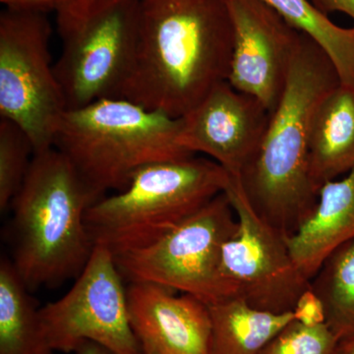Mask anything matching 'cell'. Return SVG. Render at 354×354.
Masks as SVG:
<instances>
[{
    "label": "cell",
    "mask_w": 354,
    "mask_h": 354,
    "mask_svg": "<svg viewBox=\"0 0 354 354\" xmlns=\"http://www.w3.org/2000/svg\"><path fill=\"white\" fill-rule=\"evenodd\" d=\"M95 202L64 153L55 148L35 153L10 206L11 262L31 292L82 272L95 248L85 216Z\"/></svg>",
    "instance_id": "obj_3"
},
{
    "label": "cell",
    "mask_w": 354,
    "mask_h": 354,
    "mask_svg": "<svg viewBox=\"0 0 354 354\" xmlns=\"http://www.w3.org/2000/svg\"><path fill=\"white\" fill-rule=\"evenodd\" d=\"M230 176L220 165L192 157L147 165L127 187L86 212L95 245L113 255L152 243L225 192Z\"/></svg>",
    "instance_id": "obj_5"
},
{
    "label": "cell",
    "mask_w": 354,
    "mask_h": 354,
    "mask_svg": "<svg viewBox=\"0 0 354 354\" xmlns=\"http://www.w3.org/2000/svg\"><path fill=\"white\" fill-rule=\"evenodd\" d=\"M317 9L328 15L332 12H342L354 21V0H310Z\"/></svg>",
    "instance_id": "obj_24"
},
{
    "label": "cell",
    "mask_w": 354,
    "mask_h": 354,
    "mask_svg": "<svg viewBox=\"0 0 354 354\" xmlns=\"http://www.w3.org/2000/svg\"><path fill=\"white\" fill-rule=\"evenodd\" d=\"M55 72L67 111L120 97L138 43L140 0H68L57 11Z\"/></svg>",
    "instance_id": "obj_6"
},
{
    "label": "cell",
    "mask_w": 354,
    "mask_h": 354,
    "mask_svg": "<svg viewBox=\"0 0 354 354\" xmlns=\"http://www.w3.org/2000/svg\"><path fill=\"white\" fill-rule=\"evenodd\" d=\"M232 46L225 0H140L138 43L120 97L181 118L227 81Z\"/></svg>",
    "instance_id": "obj_1"
},
{
    "label": "cell",
    "mask_w": 354,
    "mask_h": 354,
    "mask_svg": "<svg viewBox=\"0 0 354 354\" xmlns=\"http://www.w3.org/2000/svg\"><path fill=\"white\" fill-rule=\"evenodd\" d=\"M75 354H115L109 349L104 348L101 344L94 342H85L78 346L74 351Z\"/></svg>",
    "instance_id": "obj_25"
},
{
    "label": "cell",
    "mask_w": 354,
    "mask_h": 354,
    "mask_svg": "<svg viewBox=\"0 0 354 354\" xmlns=\"http://www.w3.org/2000/svg\"><path fill=\"white\" fill-rule=\"evenodd\" d=\"M129 283L130 324L144 354H211L208 305L156 283Z\"/></svg>",
    "instance_id": "obj_13"
},
{
    "label": "cell",
    "mask_w": 354,
    "mask_h": 354,
    "mask_svg": "<svg viewBox=\"0 0 354 354\" xmlns=\"http://www.w3.org/2000/svg\"><path fill=\"white\" fill-rule=\"evenodd\" d=\"M39 309L11 261L0 262V354H53Z\"/></svg>",
    "instance_id": "obj_17"
},
{
    "label": "cell",
    "mask_w": 354,
    "mask_h": 354,
    "mask_svg": "<svg viewBox=\"0 0 354 354\" xmlns=\"http://www.w3.org/2000/svg\"><path fill=\"white\" fill-rule=\"evenodd\" d=\"M179 118V142L186 151L208 156L230 177L241 178L259 150L271 113L225 81Z\"/></svg>",
    "instance_id": "obj_12"
},
{
    "label": "cell",
    "mask_w": 354,
    "mask_h": 354,
    "mask_svg": "<svg viewBox=\"0 0 354 354\" xmlns=\"http://www.w3.org/2000/svg\"><path fill=\"white\" fill-rule=\"evenodd\" d=\"M339 341L326 324L307 327L293 321L259 354H337Z\"/></svg>",
    "instance_id": "obj_21"
},
{
    "label": "cell",
    "mask_w": 354,
    "mask_h": 354,
    "mask_svg": "<svg viewBox=\"0 0 354 354\" xmlns=\"http://www.w3.org/2000/svg\"><path fill=\"white\" fill-rule=\"evenodd\" d=\"M237 218L225 192L148 245L113 255L123 278L165 286L207 305L234 297L221 274V251Z\"/></svg>",
    "instance_id": "obj_7"
},
{
    "label": "cell",
    "mask_w": 354,
    "mask_h": 354,
    "mask_svg": "<svg viewBox=\"0 0 354 354\" xmlns=\"http://www.w3.org/2000/svg\"><path fill=\"white\" fill-rule=\"evenodd\" d=\"M291 26L316 41L332 60L342 84L354 87V26L335 25L310 0H264Z\"/></svg>",
    "instance_id": "obj_18"
},
{
    "label": "cell",
    "mask_w": 354,
    "mask_h": 354,
    "mask_svg": "<svg viewBox=\"0 0 354 354\" xmlns=\"http://www.w3.org/2000/svg\"><path fill=\"white\" fill-rule=\"evenodd\" d=\"M6 8L13 10L31 11L46 14L51 10L57 11L68 0H0Z\"/></svg>",
    "instance_id": "obj_23"
},
{
    "label": "cell",
    "mask_w": 354,
    "mask_h": 354,
    "mask_svg": "<svg viewBox=\"0 0 354 354\" xmlns=\"http://www.w3.org/2000/svg\"><path fill=\"white\" fill-rule=\"evenodd\" d=\"M122 279L111 251L95 245L68 292L39 308L53 353H74L83 342H94L115 354H144L130 324Z\"/></svg>",
    "instance_id": "obj_9"
},
{
    "label": "cell",
    "mask_w": 354,
    "mask_h": 354,
    "mask_svg": "<svg viewBox=\"0 0 354 354\" xmlns=\"http://www.w3.org/2000/svg\"><path fill=\"white\" fill-rule=\"evenodd\" d=\"M341 83L327 53L304 34L259 150L239 178L256 213L286 239L318 200L310 178V124L319 102Z\"/></svg>",
    "instance_id": "obj_2"
},
{
    "label": "cell",
    "mask_w": 354,
    "mask_h": 354,
    "mask_svg": "<svg viewBox=\"0 0 354 354\" xmlns=\"http://www.w3.org/2000/svg\"><path fill=\"white\" fill-rule=\"evenodd\" d=\"M354 239V169L324 184L306 220L286 239L291 256L311 281L326 258Z\"/></svg>",
    "instance_id": "obj_14"
},
{
    "label": "cell",
    "mask_w": 354,
    "mask_h": 354,
    "mask_svg": "<svg viewBox=\"0 0 354 354\" xmlns=\"http://www.w3.org/2000/svg\"><path fill=\"white\" fill-rule=\"evenodd\" d=\"M211 354H259L286 326L292 311L274 313L255 308L241 297L209 304Z\"/></svg>",
    "instance_id": "obj_16"
},
{
    "label": "cell",
    "mask_w": 354,
    "mask_h": 354,
    "mask_svg": "<svg viewBox=\"0 0 354 354\" xmlns=\"http://www.w3.org/2000/svg\"><path fill=\"white\" fill-rule=\"evenodd\" d=\"M234 46L227 82L253 95L272 113L285 91L304 32L264 0H225Z\"/></svg>",
    "instance_id": "obj_11"
},
{
    "label": "cell",
    "mask_w": 354,
    "mask_h": 354,
    "mask_svg": "<svg viewBox=\"0 0 354 354\" xmlns=\"http://www.w3.org/2000/svg\"><path fill=\"white\" fill-rule=\"evenodd\" d=\"M292 313L297 322L307 327H317L326 324V312L322 299L312 290L311 286L298 297Z\"/></svg>",
    "instance_id": "obj_22"
},
{
    "label": "cell",
    "mask_w": 354,
    "mask_h": 354,
    "mask_svg": "<svg viewBox=\"0 0 354 354\" xmlns=\"http://www.w3.org/2000/svg\"><path fill=\"white\" fill-rule=\"evenodd\" d=\"M237 218L234 234L221 251V274L234 297L255 308L285 313L311 286L291 256L285 237L263 220L239 178L225 191Z\"/></svg>",
    "instance_id": "obj_10"
},
{
    "label": "cell",
    "mask_w": 354,
    "mask_h": 354,
    "mask_svg": "<svg viewBox=\"0 0 354 354\" xmlns=\"http://www.w3.org/2000/svg\"><path fill=\"white\" fill-rule=\"evenodd\" d=\"M337 354H354V337L339 342Z\"/></svg>",
    "instance_id": "obj_26"
},
{
    "label": "cell",
    "mask_w": 354,
    "mask_h": 354,
    "mask_svg": "<svg viewBox=\"0 0 354 354\" xmlns=\"http://www.w3.org/2000/svg\"><path fill=\"white\" fill-rule=\"evenodd\" d=\"M322 299L326 325L339 342L354 337V239L326 258L311 279Z\"/></svg>",
    "instance_id": "obj_19"
},
{
    "label": "cell",
    "mask_w": 354,
    "mask_h": 354,
    "mask_svg": "<svg viewBox=\"0 0 354 354\" xmlns=\"http://www.w3.org/2000/svg\"><path fill=\"white\" fill-rule=\"evenodd\" d=\"M180 118L121 97L64 113L53 148L68 158L95 201L127 187L147 165L192 157L179 142Z\"/></svg>",
    "instance_id": "obj_4"
},
{
    "label": "cell",
    "mask_w": 354,
    "mask_h": 354,
    "mask_svg": "<svg viewBox=\"0 0 354 354\" xmlns=\"http://www.w3.org/2000/svg\"><path fill=\"white\" fill-rule=\"evenodd\" d=\"M46 14H0V118L17 124L35 153L53 148L67 106L51 64Z\"/></svg>",
    "instance_id": "obj_8"
},
{
    "label": "cell",
    "mask_w": 354,
    "mask_h": 354,
    "mask_svg": "<svg viewBox=\"0 0 354 354\" xmlns=\"http://www.w3.org/2000/svg\"><path fill=\"white\" fill-rule=\"evenodd\" d=\"M31 139L12 121L0 118V211L10 208L31 167Z\"/></svg>",
    "instance_id": "obj_20"
},
{
    "label": "cell",
    "mask_w": 354,
    "mask_h": 354,
    "mask_svg": "<svg viewBox=\"0 0 354 354\" xmlns=\"http://www.w3.org/2000/svg\"><path fill=\"white\" fill-rule=\"evenodd\" d=\"M354 169V87L339 84L316 106L309 132L310 178L317 191Z\"/></svg>",
    "instance_id": "obj_15"
}]
</instances>
